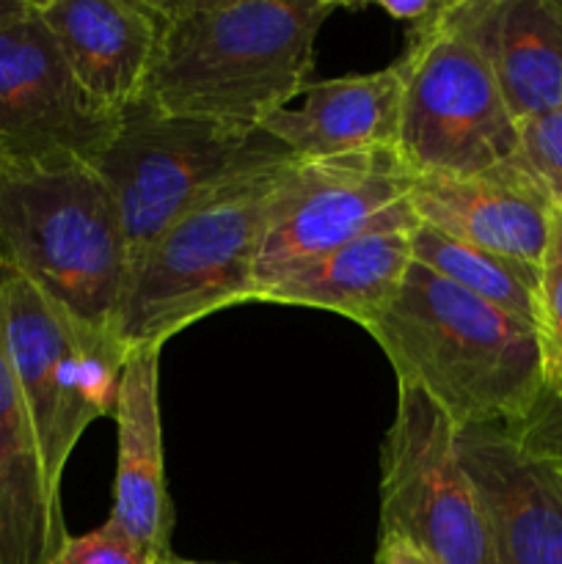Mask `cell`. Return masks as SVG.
I'll return each instance as SVG.
<instances>
[{
	"label": "cell",
	"instance_id": "obj_1",
	"mask_svg": "<svg viewBox=\"0 0 562 564\" xmlns=\"http://www.w3.org/2000/svg\"><path fill=\"white\" fill-rule=\"evenodd\" d=\"M141 102L163 116L253 130L306 91L334 0H158Z\"/></svg>",
	"mask_w": 562,
	"mask_h": 564
},
{
	"label": "cell",
	"instance_id": "obj_2",
	"mask_svg": "<svg viewBox=\"0 0 562 564\" xmlns=\"http://www.w3.org/2000/svg\"><path fill=\"white\" fill-rule=\"evenodd\" d=\"M367 330L397 372L457 430L512 427L543 394L538 330L413 262Z\"/></svg>",
	"mask_w": 562,
	"mask_h": 564
},
{
	"label": "cell",
	"instance_id": "obj_3",
	"mask_svg": "<svg viewBox=\"0 0 562 564\" xmlns=\"http://www.w3.org/2000/svg\"><path fill=\"white\" fill-rule=\"evenodd\" d=\"M292 154L237 176L176 218L127 275L116 339L160 347L187 325L253 297L268 209Z\"/></svg>",
	"mask_w": 562,
	"mask_h": 564
},
{
	"label": "cell",
	"instance_id": "obj_4",
	"mask_svg": "<svg viewBox=\"0 0 562 564\" xmlns=\"http://www.w3.org/2000/svg\"><path fill=\"white\" fill-rule=\"evenodd\" d=\"M0 268L86 328L116 336L130 248L114 193L91 165L3 171Z\"/></svg>",
	"mask_w": 562,
	"mask_h": 564
},
{
	"label": "cell",
	"instance_id": "obj_5",
	"mask_svg": "<svg viewBox=\"0 0 562 564\" xmlns=\"http://www.w3.org/2000/svg\"><path fill=\"white\" fill-rule=\"evenodd\" d=\"M0 341L42 446L44 468L61 494L66 463L97 419H114L130 352L119 339L86 328L22 275L3 268Z\"/></svg>",
	"mask_w": 562,
	"mask_h": 564
},
{
	"label": "cell",
	"instance_id": "obj_6",
	"mask_svg": "<svg viewBox=\"0 0 562 564\" xmlns=\"http://www.w3.org/2000/svg\"><path fill=\"white\" fill-rule=\"evenodd\" d=\"M284 154L290 152L264 132L163 116L138 102L125 110L119 132L91 169L114 193L132 268L209 193Z\"/></svg>",
	"mask_w": 562,
	"mask_h": 564
},
{
	"label": "cell",
	"instance_id": "obj_7",
	"mask_svg": "<svg viewBox=\"0 0 562 564\" xmlns=\"http://www.w3.org/2000/svg\"><path fill=\"white\" fill-rule=\"evenodd\" d=\"M444 9L433 22L408 31L406 50L395 61L402 75L397 154L417 180L472 176L521 152L518 121L488 61L446 22Z\"/></svg>",
	"mask_w": 562,
	"mask_h": 564
},
{
	"label": "cell",
	"instance_id": "obj_8",
	"mask_svg": "<svg viewBox=\"0 0 562 564\" xmlns=\"http://www.w3.org/2000/svg\"><path fill=\"white\" fill-rule=\"evenodd\" d=\"M411 174L397 149L287 163L259 248L253 297L372 231H411Z\"/></svg>",
	"mask_w": 562,
	"mask_h": 564
},
{
	"label": "cell",
	"instance_id": "obj_9",
	"mask_svg": "<svg viewBox=\"0 0 562 564\" xmlns=\"http://www.w3.org/2000/svg\"><path fill=\"white\" fill-rule=\"evenodd\" d=\"M402 538L435 564H499L477 490L457 457V424L417 386L397 383L380 446V538Z\"/></svg>",
	"mask_w": 562,
	"mask_h": 564
},
{
	"label": "cell",
	"instance_id": "obj_10",
	"mask_svg": "<svg viewBox=\"0 0 562 564\" xmlns=\"http://www.w3.org/2000/svg\"><path fill=\"white\" fill-rule=\"evenodd\" d=\"M121 127L77 83L36 3L0 31V165L47 171L91 165Z\"/></svg>",
	"mask_w": 562,
	"mask_h": 564
},
{
	"label": "cell",
	"instance_id": "obj_11",
	"mask_svg": "<svg viewBox=\"0 0 562 564\" xmlns=\"http://www.w3.org/2000/svg\"><path fill=\"white\" fill-rule=\"evenodd\" d=\"M457 457L477 490L499 564H562V468L505 427L457 430Z\"/></svg>",
	"mask_w": 562,
	"mask_h": 564
},
{
	"label": "cell",
	"instance_id": "obj_12",
	"mask_svg": "<svg viewBox=\"0 0 562 564\" xmlns=\"http://www.w3.org/2000/svg\"><path fill=\"white\" fill-rule=\"evenodd\" d=\"M408 202L422 226L540 268L551 202L521 154L472 176L417 180Z\"/></svg>",
	"mask_w": 562,
	"mask_h": 564
},
{
	"label": "cell",
	"instance_id": "obj_13",
	"mask_svg": "<svg viewBox=\"0 0 562 564\" xmlns=\"http://www.w3.org/2000/svg\"><path fill=\"white\" fill-rule=\"evenodd\" d=\"M88 97L125 116L141 102L158 50V0H33Z\"/></svg>",
	"mask_w": 562,
	"mask_h": 564
},
{
	"label": "cell",
	"instance_id": "obj_14",
	"mask_svg": "<svg viewBox=\"0 0 562 564\" xmlns=\"http://www.w3.org/2000/svg\"><path fill=\"white\" fill-rule=\"evenodd\" d=\"M444 17L488 61L518 124L562 108V0H446Z\"/></svg>",
	"mask_w": 562,
	"mask_h": 564
},
{
	"label": "cell",
	"instance_id": "obj_15",
	"mask_svg": "<svg viewBox=\"0 0 562 564\" xmlns=\"http://www.w3.org/2000/svg\"><path fill=\"white\" fill-rule=\"evenodd\" d=\"M114 419L119 427V460L108 523L163 560L171 554L174 505L165 482L160 427V347L130 352Z\"/></svg>",
	"mask_w": 562,
	"mask_h": 564
},
{
	"label": "cell",
	"instance_id": "obj_16",
	"mask_svg": "<svg viewBox=\"0 0 562 564\" xmlns=\"http://www.w3.org/2000/svg\"><path fill=\"white\" fill-rule=\"evenodd\" d=\"M402 75L397 64L367 75L309 83L298 110H275L259 132L295 160H325L369 149H397Z\"/></svg>",
	"mask_w": 562,
	"mask_h": 564
},
{
	"label": "cell",
	"instance_id": "obj_17",
	"mask_svg": "<svg viewBox=\"0 0 562 564\" xmlns=\"http://www.w3.org/2000/svg\"><path fill=\"white\" fill-rule=\"evenodd\" d=\"M69 538L61 494L47 479L31 411L0 341V564H50Z\"/></svg>",
	"mask_w": 562,
	"mask_h": 564
},
{
	"label": "cell",
	"instance_id": "obj_18",
	"mask_svg": "<svg viewBox=\"0 0 562 564\" xmlns=\"http://www.w3.org/2000/svg\"><path fill=\"white\" fill-rule=\"evenodd\" d=\"M411 231H372L358 237L287 275L259 301L334 312L369 328L395 301L411 270Z\"/></svg>",
	"mask_w": 562,
	"mask_h": 564
},
{
	"label": "cell",
	"instance_id": "obj_19",
	"mask_svg": "<svg viewBox=\"0 0 562 564\" xmlns=\"http://www.w3.org/2000/svg\"><path fill=\"white\" fill-rule=\"evenodd\" d=\"M411 251L413 262L538 330L540 268L452 240L422 224L411 231Z\"/></svg>",
	"mask_w": 562,
	"mask_h": 564
},
{
	"label": "cell",
	"instance_id": "obj_20",
	"mask_svg": "<svg viewBox=\"0 0 562 564\" xmlns=\"http://www.w3.org/2000/svg\"><path fill=\"white\" fill-rule=\"evenodd\" d=\"M538 341L543 394L562 397V209L551 207V229L540 259Z\"/></svg>",
	"mask_w": 562,
	"mask_h": 564
},
{
	"label": "cell",
	"instance_id": "obj_21",
	"mask_svg": "<svg viewBox=\"0 0 562 564\" xmlns=\"http://www.w3.org/2000/svg\"><path fill=\"white\" fill-rule=\"evenodd\" d=\"M518 141V154L540 182L551 207L562 209V108L521 121Z\"/></svg>",
	"mask_w": 562,
	"mask_h": 564
},
{
	"label": "cell",
	"instance_id": "obj_22",
	"mask_svg": "<svg viewBox=\"0 0 562 564\" xmlns=\"http://www.w3.org/2000/svg\"><path fill=\"white\" fill-rule=\"evenodd\" d=\"M158 556L121 534L114 523L105 521L94 532L69 538L61 554L50 564H158Z\"/></svg>",
	"mask_w": 562,
	"mask_h": 564
},
{
	"label": "cell",
	"instance_id": "obj_23",
	"mask_svg": "<svg viewBox=\"0 0 562 564\" xmlns=\"http://www.w3.org/2000/svg\"><path fill=\"white\" fill-rule=\"evenodd\" d=\"M505 430L534 457L562 468V397L540 394L532 411Z\"/></svg>",
	"mask_w": 562,
	"mask_h": 564
},
{
	"label": "cell",
	"instance_id": "obj_24",
	"mask_svg": "<svg viewBox=\"0 0 562 564\" xmlns=\"http://www.w3.org/2000/svg\"><path fill=\"white\" fill-rule=\"evenodd\" d=\"M444 3L446 0H375V6L386 17L408 25V31H417V28L433 22L444 9Z\"/></svg>",
	"mask_w": 562,
	"mask_h": 564
},
{
	"label": "cell",
	"instance_id": "obj_25",
	"mask_svg": "<svg viewBox=\"0 0 562 564\" xmlns=\"http://www.w3.org/2000/svg\"><path fill=\"white\" fill-rule=\"evenodd\" d=\"M375 564H435L424 551L417 545L408 543L402 538H378V554H375Z\"/></svg>",
	"mask_w": 562,
	"mask_h": 564
},
{
	"label": "cell",
	"instance_id": "obj_26",
	"mask_svg": "<svg viewBox=\"0 0 562 564\" xmlns=\"http://www.w3.org/2000/svg\"><path fill=\"white\" fill-rule=\"evenodd\" d=\"M33 0H0V31L31 11Z\"/></svg>",
	"mask_w": 562,
	"mask_h": 564
},
{
	"label": "cell",
	"instance_id": "obj_27",
	"mask_svg": "<svg viewBox=\"0 0 562 564\" xmlns=\"http://www.w3.org/2000/svg\"><path fill=\"white\" fill-rule=\"evenodd\" d=\"M158 564H226V562H193V560H180V556L169 554V556H163Z\"/></svg>",
	"mask_w": 562,
	"mask_h": 564
},
{
	"label": "cell",
	"instance_id": "obj_28",
	"mask_svg": "<svg viewBox=\"0 0 562 564\" xmlns=\"http://www.w3.org/2000/svg\"><path fill=\"white\" fill-rule=\"evenodd\" d=\"M0 180H3V165H0Z\"/></svg>",
	"mask_w": 562,
	"mask_h": 564
}]
</instances>
